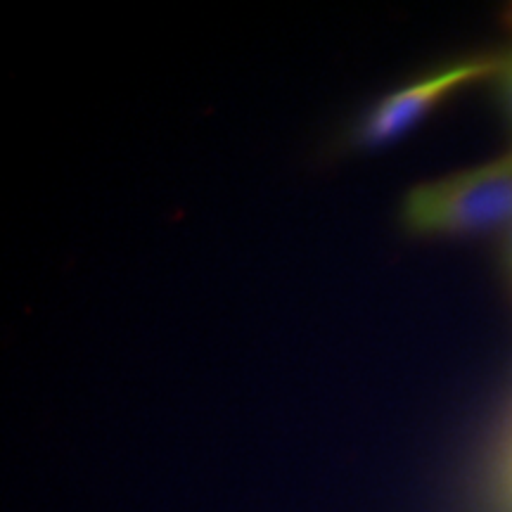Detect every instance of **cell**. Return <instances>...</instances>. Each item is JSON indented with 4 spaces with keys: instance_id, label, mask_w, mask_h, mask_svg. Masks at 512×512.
Listing matches in <instances>:
<instances>
[{
    "instance_id": "1",
    "label": "cell",
    "mask_w": 512,
    "mask_h": 512,
    "mask_svg": "<svg viewBox=\"0 0 512 512\" xmlns=\"http://www.w3.org/2000/svg\"><path fill=\"white\" fill-rule=\"evenodd\" d=\"M403 223L415 235H467L510 223L512 152L441 181L422 183L403 202Z\"/></svg>"
},
{
    "instance_id": "2",
    "label": "cell",
    "mask_w": 512,
    "mask_h": 512,
    "mask_svg": "<svg viewBox=\"0 0 512 512\" xmlns=\"http://www.w3.org/2000/svg\"><path fill=\"white\" fill-rule=\"evenodd\" d=\"M498 60L479 57V60H465L448 64L420 81L408 83L399 91L389 93L370 110L356 128V143L366 147H377L394 143L403 133H408L420 119H425L446 95L458 88L475 83L486 76H496Z\"/></svg>"
},
{
    "instance_id": "3",
    "label": "cell",
    "mask_w": 512,
    "mask_h": 512,
    "mask_svg": "<svg viewBox=\"0 0 512 512\" xmlns=\"http://www.w3.org/2000/svg\"><path fill=\"white\" fill-rule=\"evenodd\" d=\"M496 76H498V83H501V91L505 95V100H508V110L512 114V53L498 60Z\"/></svg>"
},
{
    "instance_id": "4",
    "label": "cell",
    "mask_w": 512,
    "mask_h": 512,
    "mask_svg": "<svg viewBox=\"0 0 512 512\" xmlns=\"http://www.w3.org/2000/svg\"><path fill=\"white\" fill-rule=\"evenodd\" d=\"M508 264L512 268V228H510V240H508Z\"/></svg>"
},
{
    "instance_id": "5",
    "label": "cell",
    "mask_w": 512,
    "mask_h": 512,
    "mask_svg": "<svg viewBox=\"0 0 512 512\" xmlns=\"http://www.w3.org/2000/svg\"><path fill=\"white\" fill-rule=\"evenodd\" d=\"M510 22H512V15H510Z\"/></svg>"
}]
</instances>
